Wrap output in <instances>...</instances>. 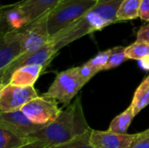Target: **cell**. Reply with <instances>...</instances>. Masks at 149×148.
I'll use <instances>...</instances> for the list:
<instances>
[{"label":"cell","instance_id":"12","mask_svg":"<svg viewBox=\"0 0 149 148\" xmlns=\"http://www.w3.org/2000/svg\"><path fill=\"white\" fill-rule=\"evenodd\" d=\"M1 35L11 31L22 29L29 20L24 10L17 3L1 7Z\"/></svg>","mask_w":149,"mask_h":148},{"label":"cell","instance_id":"29","mask_svg":"<svg viewBox=\"0 0 149 148\" xmlns=\"http://www.w3.org/2000/svg\"><path fill=\"white\" fill-rule=\"evenodd\" d=\"M144 134H149V128L148 130H146V131H144V132H142Z\"/></svg>","mask_w":149,"mask_h":148},{"label":"cell","instance_id":"27","mask_svg":"<svg viewBox=\"0 0 149 148\" xmlns=\"http://www.w3.org/2000/svg\"><path fill=\"white\" fill-rule=\"evenodd\" d=\"M18 148H49V147L40 140H33Z\"/></svg>","mask_w":149,"mask_h":148},{"label":"cell","instance_id":"15","mask_svg":"<svg viewBox=\"0 0 149 148\" xmlns=\"http://www.w3.org/2000/svg\"><path fill=\"white\" fill-rule=\"evenodd\" d=\"M149 105V74L142 80L136 89L131 106L134 109V116L141 112Z\"/></svg>","mask_w":149,"mask_h":148},{"label":"cell","instance_id":"19","mask_svg":"<svg viewBox=\"0 0 149 148\" xmlns=\"http://www.w3.org/2000/svg\"><path fill=\"white\" fill-rule=\"evenodd\" d=\"M125 53L127 59L140 60L149 56V43L136 40L132 44L125 49Z\"/></svg>","mask_w":149,"mask_h":148},{"label":"cell","instance_id":"1","mask_svg":"<svg viewBox=\"0 0 149 148\" xmlns=\"http://www.w3.org/2000/svg\"><path fill=\"white\" fill-rule=\"evenodd\" d=\"M123 0H98L97 3L67 28L64 29L50 41L58 51L73 41L117 23V11Z\"/></svg>","mask_w":149,"mask_h":148},{"label":"cell","instance_id":"4","mask_svg":"<svg viewBox=\"0 0 149 148\" xmlns=\"http://www.w3.org/2000/svg\"><path fill=\"white\" fill-rule=\"evenodd\" d=\"M85 85L86 83L79 76L78 67H72L59 72L43 95L56 99L65 107L71 104L72 99Z\"/></svg>","mask_w":149,"mask_h":148},{"label":"cell","instance_id":"2","mask_svg":"<svg viewBox=\"0 0 149 148\" xmlns=\"http://www.w3.org/2000/svg\"><path fill=\"white\" fill-rule=\"evenodd\" d=\"M91 130L84 114L80 97H78L73 103L62 109L52 122L29 135L28 139L30 141L40 140L50 147L67 142Z\"/></svg>","mask_w":149,"mask_h":148},{"label":"cell","instance_id":"24","mask_svg":"<svg viewBox=\"0 0 149 148\" xmlns=\"http://www.w3.org/2000/svg\"><path fill=\"white\" fill-rule=\"evenodd\" d=\"M131 148H149V134H144L143 133H138Z\"/></svg>","mask_w":149,"mask_h":148},{"label":"cell","instance_id":"8","mask_svg":"<svg viewBox=\"0 0 149 148\" xmlns=\"http://www.w3.org/2000/svg\"><path fill=\"white\" fill-rule=\"evenodd\" d=\"M38 96L37 90L33 85L21 86L7 84L0 90V111L2 113L21 109Z\"/></svg>","mask_w":149,"mask_h":148},{"label":"cell","instance_id":"16","mask_svg":"<svg viewBox=\"0 0 149 148\" xmlns=\"http://www.w3.org/2000/svg\"><path fill=\"white\" fill-rule=\"evenodd\" d=\"M134 109L133 106L130 105L123 113L116 116L112 122L110 123L108 130L110 132L120 133V134H126L127 133V129L131 125L132 120L134 118Z\"/></svg>","mask_w":149,"mask_h":148},{"label":"cell","instance_id":"10","mask_svg":"<svg viewBox=\"0 0 149 148\" xmlns=\"http://www.w3.org/2000/svg\"><path fill=\"white\" fill-rule=\"evenodd\" d=\"M137 134H120L108 131L92 129L91 144L94 148H131Z\"/></svg>","mask_w":149,"mask_h":148},{"label":"cell","instance_id":"7","mask_svg":"<svg viewBox=\"0 0 149 148\" xmlns=\"http://www.w3.org/2000/svg\"><path fill=\"white\" fill-rule=\"evenodd\" d=\"M57 52L58 51L55 50L53 44L49 40L48 43H46L42 48L36 51L35 52L29 55L20 56L16 60H14L9 66H7L3 72H0V86L2 87L9 84L11 75L17 69L22 66L33 65H41L45 66L49 64L51 59Z\"/></svg>","mask_w":149,"mask_h":148},{"label":"cell","instance_id":"20","mask_svg":"<svg viewBox=\"0 0 149 148\" xmlns=\"http://www.w3.org/2000/svg\"><path fill=\"white\" fill-rule=\"evenodd\" d=\"M91 132H92V130L89 131L88 133H86L83 135H80L73 140H71L67 142H65V143H62L59 145H56V146H52L49 148H94L90 141Z\"/></svg>","mask_w":149,"mask_h":148},{"label":"cell","instance_id":"23","mask_svg":"<svg viewBox=\"0 0 149 148\" xmlns=\"http://www.w3.org/2000/svg\"><path fill=\"white\" fill-rule=\"evenodd\" d=\"M78 69H79V73L80 78L86 84L88 83L92 79V78H93L99 72V71L96 70L88 62L85 63L81 66H78Z\"/></svg>","mask_w":149,"mask_h":148},{"label":"cell","instance_id":"21","mask_svg":"<svg viewBox=\"0 0 149 148\" xmlns=\"http://www.w3.org/2000/svg\"><path fill=\"white\" fill-rule=\"evenodd\" d=\"M125 49L126 47L124 46H116V47L112 48L111 55L103 71H108L110 69L115 68L120 65L124 61H126L127 58L125 53Z\"/></svg>","mask_w":149,"mask_h":148},{"label":"cell","instance_id":"14","mask_svg":"<svg viewBox=\"0 0 149 148\" xmlns=\"http://www.w3.org/2000/svg\"><path fill=\"white\" fill-rule=\"evenodd\" d=\"M44 65H25L17 69L10 77L9 84L21 86L33 85L44 69Z\"/></svg>","mask_w":149,"mask_h":148},{"label":"cell","instance_id":"5","mask_svg":"<svg viewBox=\"0 0 149 148\" xmlns=\"http://www.w3.org/2000/svg\"><path fill=\"white\" fill-rule=\"evenodd\" d=\"M47 13L30 22L19 30L22 42V54L29 55L42 48L51 39L46 24Z\"/></svg>","mask_w":149,"mask_h":148},{"label":"cell","instance_id":"6","mask_svg":"<svg viewBox=\"0 0 149 148\" xmlns=\"http://www.w3.org/2000/svg\"><path fill=\"white\" fill-rule=\"evenodd\" d=\"M21 110L33 122L46 126L58 117L62 109L56 99L42 95L29 101Z\"/></svg>","mask_w":149,"mask_h":148},{"label":"cell","instance_id":"18","mask_svg":"<svg viewBox=\"0 0 149 148\" xmlns=\"http://www.w3.org/2000/svg\"><path fill=\"white\" fill-rule=\"evenodd\" d=\"M30 142L28 138H24L12 131L0 126V148H18Z\"/></svg>","mask_w":149,"mask_h":148},{"label":"cell","instance_id":"9","mask_svg":"<svg viewBox=\"0 0 149 148\" xmlns=\"http://www.w3.org/2000/svg\"><path fill=\"white\" fill-rule=\"evenodd\" d=\"M0 126L8 128L21 137L28 138L29 135L39 131L45 125L33 122L21 109H17L10 112H2L0 113Z\"/></svg>","mask_w":149,"mask_h":148},{"label":"cell","instance_id":"13","mask_svg":"<svg viewBox=\"0 0 149 148\" xmlns=\"http://www.w3.org/2000/svg\"><path fill=\"white\" fill-rule=\"evenodd\" d=\"M60 0H22L17 3L25 13L29 22H31L52 10Z\"/></svg>","mask_w":149,"mask_h":148},{"label":"cell","instance_id":"22","mask_svg":"<svg viewBox=\"0 0 149 148\" xmlns=\"http://www.w3.org/2000/svg\"><path fill=\"white\" fill-rule=\"evenodd\" d=\"M111 52H112V49H108L107 51H100L94 58H91L88 61V63L91 65H93L99 72L103 71L105 65H107V61L109 59V57L111 55Z\"/></svg>","mask_w":149,"mask_h":148},{"label":"cell","instance_id":"17","mask_svg":"<svg viewBox=\"0 0 149 148\" xmlns=\"http://www.w3.org/2000/svg\"><path fill=\"white\" fill-rule=\"evenodd\" d=\"M142 0H123L117 11V21L122 22L140 17Z\"/></svg>","mask_w":149,"mask_h":148},{"label":"cell","instance_id":"26","mask_svg":"<svg viewBox=\"0 0 149 148\" xmlns=\"http://www.w3.org/2000/svg\"><path fill=\"white\" fill-rule=\"evenodd\" d=\"M136 40L149 43V24L142 26L137 32Z\"/></svg>","mask_w":149,"mask_h":148},{"label":"cell","instance_id":"28","mask_svg":"<svg viewBox=\"0 0 149 148\" xmlns=\"http://www.w3.org/2000/svg\"><path fill=\"white\" fill-rule=\"evenodd\" d=\"M140 62V65L141 66L145 69V70H149V56L146 57V58H143L139 60Z\"/></svg>","mask_w":149,"mask_h":148},{"label":"cell","instance_id":"11","mask_svg":"<svg viewBox=\"0 0 149 148\" xmlns=\"http://www.w3.org/2000/svg\"><path fill=\"white\" fill-rule=\"evenodd\" d=\"M22 54V42L19 30L1 35L0 38V72Z\"/></svg>","mask_w":149,"mask_h":148},{"label":"cell","instance_id":"25","mask_svg":"<svg viewBox=\"0 0 149 148\" xmlns=\"http://www.w3.org/2000/svg\"><path fill=\"white\" fill-rule=\"evenodd\" d=\"M140 17L143 21L149 22V0H142L140 10Z\"/></svg>","mask_w":149,"mask_h":148},{"label":"cell","instance_id":"3","mask_svg":"<svg viewBox=\"0 0 149 148\" xmlns=\"http://www.w3.org/2000/svg\"><path fill=\"white\" fill-rule=\"evenodd\" d=\"M98 0H60L46 16L47 31L50 38L70 26L92 9Z\"/></svg>","mask_w":149,"mask_h":148}]
</instances>
